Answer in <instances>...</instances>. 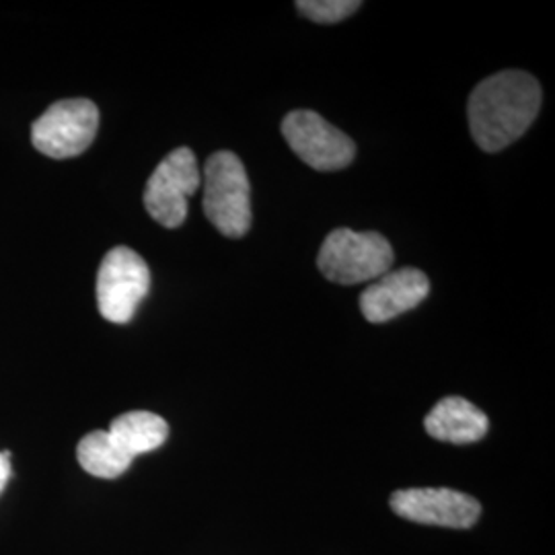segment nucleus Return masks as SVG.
I'll use <instances>...</instances> for the list:
<instances>
[{
    "label": "nucleus",
    "mask_w": 555,
    "mask_h": 555,
    "mask_svg": "<svg viewBox=\"0 0 555 555\" xmlns=\"http://www.w3.org/2000/svg\"><path fill=\"white\" fill-rule=\"evenodd\" d=\"M430 280L416 268H403L377 278L360 295V311L371 323H387L416 309L428 297Z\"/></svg>",
    "instance_id": "9"
},
{
    "label": "nucleus",
    "mask_w": 555,
    "mask_h": 555,
    "mask_svg": "<svg viewBox=\"0 0 555 555\" xmlns=\"http://www.w3.org/2000/svg\"><path fill=\"white\" fill-rule=\"evenodd\" d=\"M426 433L442 442L472 444L488 433V416L463 397L440 399L424 420Z\"/></svg>",
    "instance_id": "10"
},
{
    "label": "nucleus",
    "mask_w": 555,
    "mask_h": 555,
    "mask_svg": "<svg viewBox=\"0 0 555 555\" xmlns=\"http://www.w3.org/2000/svg\"><path fill=\"white\" fill-rule=\"evenodd\" d=\"M9 477H11V453L4 451V453H0V494H2Z\"/></svg>",
    "instance_id": "14"
},
{
    "label": "nucleus",
    "mask_w": 555,
    "mask_h": 555,
    "mask_svg": "<svg viewBox=\"0 0 555 555\" xmlns=\"http://www.w3.org/2000/svg\"><path fill=\"white\" fill-rule=\"evenodd\" d=\"M393 258V247L383 235L336 229L323 241L318 266L327 280L350 286L387 274Z\"/></svg>",
    "instance_id": "3"
},
{
    "label": "nucleus",
    "mask_w": 555,
    "mask_h": 555,
    "mask_svg": "<svg viewBox=\"0 0 555 555\" xmlns=\"http://www.w3.org/2000/svg\"><path fill=\"white\" fill-rule=\"evenodd\" d=\"M198 163L192 149L181 146L160 160L146 181L144 208L165 229H178L188 219V199L198 192Z\"/></svg>",
    "instance_id": "5"
},
{
    "label": "nucleus",
    "mask_w": 555,
    "mask_h": 555,
    "mask_svg": "<svg viewBox=\"0 0 555 555\" xmlns=\"http://www.w3.org/2000/svg\"><path fill=\"white\" fill-rule=\"evenodd\" d=\"M541 87L522 70H504L481 80L474 89L467 116L472 137L486 153H498L520 139L535 121Z\"/></svg>",
    "instance_id": "1"
},
{
    "label": "nucleus",
    "mask_w": 555,
    "mask_h": 555,
    "mask_svg": "<svg viewBox=\"0 0 555 555\" xmlns=\"http://www.w3.org/2000/svg\"><path fill=\"white\" fill-rule=\"evenodd\" d=\"M362 2L358 0H300L298 13L318 23H337L354 15Z\"/></svg>",
    "instance_id": "13"
},
{
    "label": "nucleus",
    "mask_w": 555,
    "mask_h": 555,
    "mask_svg": "<svg viewBox=\"0 0 555 555\" xmlns=\"http://www.w3.org/2000/svg\"><path fill=\"white\" fill-rule=\"evenodd\" d=\"M107 433L126 455L134 459L157 451L169 437V426L153 412H128L116 417Z\"/></svg>",
    "instance_id": "11"
},
{
    "label": "nucleus",
    "mask_w": 555,
    "mask_h": 555,
    "mask_svg": "<svg viewBox=\"0 0 555 555\" xmlns=\"http://www.w3.org/2000/svg\"><path fill=\"white\" fill-rule=\"evenodd\" d=\"M204 212L224 237H243L251 227V185L235 153L220 151L204 165Z\"/></svg>",
    "instance_id": "2"
},
{
    "label": "nucleus",
    "mask_w": 555,
    "mask_h": 555,
    "mask_svg": "<svg viewBox=\"0 0 555 555\" xmlns=\"http://www.w3.org/2000/svg\"><path fill=\"white\" fill-rule=\"evenodd\" d=\"M391 508L405 520L447 529H469L481 516L476 498L449 488L399 490L391 496Z\"/></svg>",
    "instance_id": "8"
},
{
    "label": "nucleus",
    "mask_w": 555,
    "mask_h": 555,
    "mask_svg": "<svg viewBox=\"0 0 555 555\" xmlns=\"http://www.w3.org/2000/svg\"><path fill=\"white\" fill-rule=\"evenodd\" d=\"M100 130V109L91 100H62L50 105L31 126L34 146L52 159L85 153Z\"/></svg>",
    "instance_id": "4"
},
{
    "label": "nucleus",
    "mask_w": 555,
    "mask_h": 555,
    "mask_svg": "<svg viewBox=\"0 0 555 555\" xmlns=\"http://www.w3.org/2000/svg\"><path fill=\"white\" fill-rule=\"evenodd\" d=\"M151 291V270L130 247H114L98 272V307L112 323H128Z\"/></svg>",
    "instance_id": "6"
},
{
    "label": "nucleus",
    "mask_w": 555,
    "mask_h": 555,
    "mask_svg": "<svg viewBox=\"0 0 555 555\" xmlns=\"http://www.w3.org/2000/svg\"><path fill=\"white\" fill-rule=\"evenodd\" d=\"M282 134L298 159L318 171H339L357 155L354 140L321 118L318 112H291L282 119Z\"/></svg>",
    "instance_id": "7"
},
{
    "label": "nucleus",
    "mask_w": 555,
    "mask_h": 555,
    "mask_svg": "<svg viewBox=\"0 0 555 555\" xmlns=\"http://www.w3.org/2000/svg\"><path fill=\"white\" fill-rule=\"evenodd\" d=\"M77 459L87 474L101 479H116L124 476L134 461L132 456L126 455L119 449L118 442L107 430H95L80 438Z\"/></svg>",
    "instance_id": "12"
}]
</instances>
